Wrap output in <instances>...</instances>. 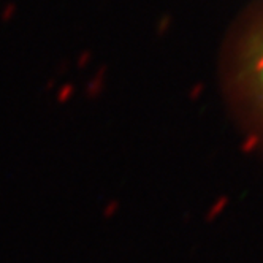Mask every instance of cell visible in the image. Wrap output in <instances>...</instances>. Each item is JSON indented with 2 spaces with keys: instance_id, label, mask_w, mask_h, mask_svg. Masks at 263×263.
<instances>
[{
  "instance_id": "1",
  "label": "cell",
  "mask_w": 263,
  "mask_h": 263,
  "mask_svg": "<svg viewBox=\"0 0 263 263\" xmlns=\"http://www.w3.org/2000/svg\"><path fill=\"white\" fill-rule=\"evenodd\" d=\"M105 67H100L98 69V72H97V75L94 76L89 83H87V86H86V94L89 97H92L94 94H97V91L100 89V86H102V83H103V73H105Z\"/></svg>"
},
{
  "instance_id": "2",
  "label": "cell",
  "mask_w": 263,
  "mask_h": 263,
  "mask_svg": "<svg viewBox=\"0 0 263 263\" xmlns=\"http://www.w3.org/2000/svg\"><path fill=\"white\" fill-rule=\"evenodd\" d=\"M18 13V6L15 2H8L3 5L2 11H0V19H2V23H10L13 18L16 16Z\"/></svg>"
},
{
  "instance_id": "3",
  "label": "cell",
  "mask_w": 263,
  "mask_h": 263,
  "mask_svg": "<svg viewBox=\"0 0 263 263\" xmlns=\"http://www.w3.org/2000/svg\"><path fill=\"white\" fill-rule=\"evenodd\" d=\"M92 62V52L89 49H84L78 54V59H76V67L79 70H84L87 65Z\"/></svg>"
},
{
  "instance_id": "4",
  "label": "cell",
  "mask_w": 263,
  "mask_h": 263,
  "mask_svg": "<svg viewBox=\"0 0 263 263\" xmlns=\"http://www.w3.org/2000/svg\"><path fill=\"white\" fill-rule=\"evenodd\" d=\"M73 92H75V86H73L72 83H67L59 89L57 100H59V102H67V100L73 96Z\"/></svg>"
},
{
  "instance_id": "5",
  "label": "cell",
  "mask_w": 263,
  "mask_h": 263,
  "mask_svg": "<svg viewBox=\"0 0 263 263\" xmlns=\"http://www.w3.org/2000/svg\"><path fill=\"white\" fill-rule=\"evenodd\" d=\"M69 62L67 60H60V64L57 65V70H59V73H65L67 70H69Z\"/></svg>"
},
{
  "instance_id": "6",
  "label": "cell",
  "mask_w": 263,
  "mask_h": 263,
  "mask_svg": "<svg viewBox=\"0 0 263 263\" xmlns=\"http://www.w3.org/2000/svg\"><path fill=\"white\" fill-rule=\"evenodd\" d=\"M260 79H262V86H263V60H262V65H260Z\"/></svg>"
}]
</instances>
